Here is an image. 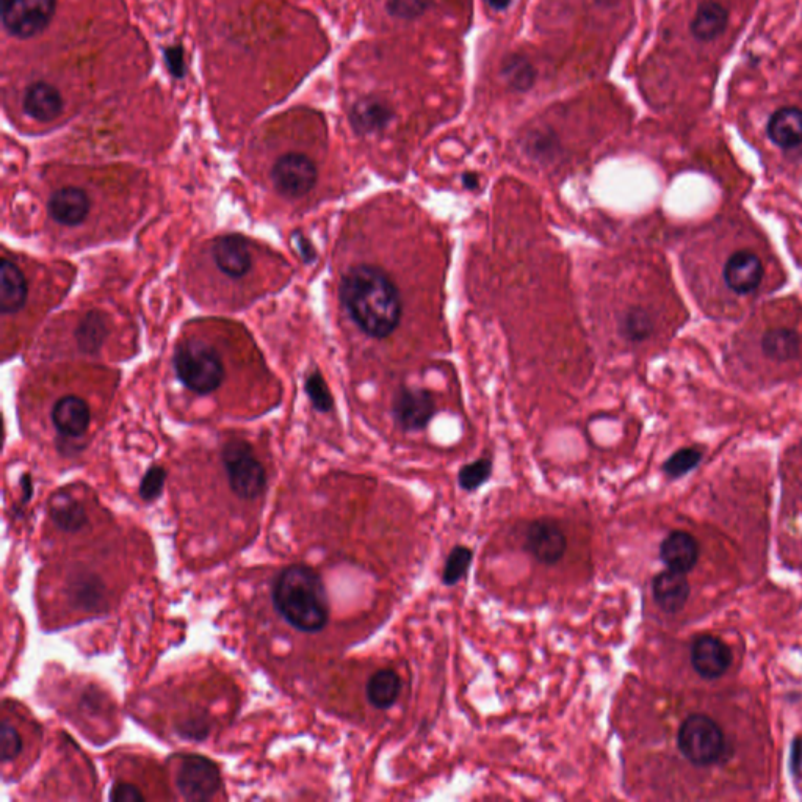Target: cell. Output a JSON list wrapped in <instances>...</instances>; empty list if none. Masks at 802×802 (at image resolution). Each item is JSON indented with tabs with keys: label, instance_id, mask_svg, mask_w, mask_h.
Returning <instances> with one entry per match:
<instances>
[{
	"label": "cell",
	"instance_id": "1",
	"mask_svg": "<svg viewBox=\"0 0 802 802\" xmlns=\"http://www.w3.org/2000/svg\"><path fill=\"white\" fill-rule=\"evenodd\" d=\"M688 286L705 314L737 318L784 284L765 235L743 215H724L696 232L683 254Z\"/></svg>",
	"mask_w": 802,
	"mask_h": 802
},
{
	"label": "cell",
	"instance_id": "2",
	"mask_svg": "<svg viewBox=\"0 0 802 802\" xmlns=\"http://www.w3.org/2000/svg\"><path fill=\"white\" fill-rule=\"evenodd\" d=\"M730 367L752 386L802 373V308L793 300L762 306L730 345Z\"/></svg>",
	"mask_w": 802,
	"mask_h": 802
},
{
	"label": "cell",
	"instance_id": "3",
	"mask_svg": "<svg viewBox=\"0 0 802 802\" xmlns=\"http://www.w3.org/2000/svg\"><path fill=\"white\" fill-rule=\"evenodd\" d=\"M340 303L365 336L386 339L400 325V292L386 271L372 264L348 268L340 279Z\"/></svg>",
	"mask_w": 802,
	"mask_h": 802
},
{
	"label": "cell",
	"instance_id": "4",
	"mask_svg": "<svg viewBox=\"0 0 802 802\" xmlns=\"http://www.w3.org/2000/svg\"><path fill=\"white\" fill-rule=\"evenodd\" d=\"M223 337L214 333L185 334L174 351L176 380L185 391L199 397H215L229 386L234 361L228 358Z\"/></svg>",
	"mask_w": 802,
	"mask_h": 802
},
{
	"label": "cell",
	"instance_id": "5",
	"mask_svg": "<svg viewBox=\"0 0 802 802\" xmlns=\"http://www.w3.org/2000/svg\"><path fill=\"white\" fill-rule=\"evenodd\" d=\"M271 599L276 611L293 629L318 633L329 621V602L325 585L317 572L295 564L276 577Z\"/></svg>",
	"mask_w": 802,
	"mask_h": 802
},
{
	"label": "cell",
	"instance_id": "6",
	"mask_svg": "<svg viewBox=\"0 0 802 802\" xmlns=\"http://www.w3.org/2000/svg\"><path fill=\"white\" fill-rule=\"evenodd\" d=\"M199 257V268L220 292L245 295L254 290L264 250L240 235H221L206 243Z\"/></svg>",
	"mask_w": 802,
	"mask_h": 802
},
{
	"label": "cell",
	"instance_id": "7",
	"mask_svg": "<svg viewBox=\"0 0 802 802\" xmlns=\"http://www.w3.org/2000/svg\"><path fill=\"white\" fill-rule=\"evenodd\" d=\"M677 748L691 765L707 768L726 757V735L715 719L693 713L680 724Z\"/></svg>",
	"mask_w": 802,
	"mask_h": 802
},
{
	"label": "cell",
	"instance_id": "8",
	"mask_svg": "<svg viewBox=\"0 0 802 802\" xmlns=\"http://www.w3.org/2000/svg\"><path fill=\"white\" fill-rule=\"evenodd\" d=\"M221 464L226 472L229 488L237 497L256 500L264 495L267 489V470L248 442L240 439L226 442L221 450Z\"/></svg>",
	"mask_w": 802,
	"mask_h": 802
},
{
	"label": "cell",
	"instance_id": "9",
	"mask_svg": "<svg viewBox=\"0 0 802 802\" xmlns=\"http://www.w3.org/2000/svg\"><path fill=\"white\" fill-rule=\"evenodd\" d=\"M317 181V163L304 152H284L271 165V187L289 201L306 198L314 190Z\"/></svg>",
	"mask_w": 802,
	"mask_h": 802
},
{
	"label": "cell",
	"instance_id": "10",
	"mask_svg": "<svg viewBox=\"0 0 802 802\" xmlns=\"http://www.w3.org/2000/svg\"><path fill=\"white\" fill-rule=\"evenodd\" d=\"M47 215L54 226L66 232L87 226L96 207L93 195L82 185L66 184L55 188L47 199Z\"/></svg>",
	"mask_w": 802,
	"mask_h": 802
},
{
	"label": "cell",
	"instance_id": "11",
	"mask_svg": "<svg viewBox=\"0 0 802 802\" xmlns=\"http://www.w3.org/2000/svg\"><path fill=\"white\" fill-rule=\"evenodd\" d=\"M49 419L58 439L66 444H77L90 431L94 409L84 395L68 392L52 401Z\"/></svg>",
	"mask_w": 802,
	"mask_h": 802
},
{
	"label": "cell",
	"instance_id": "12",
	"mask_svg": "<svg viewBox=\"0 0 802 802\" xmlns=\"http://www.w3.org/2000/svg\"><path fill=\"white\" fill-rule=\"evenodd\" d=\"M176 788L187 801L212 799L220 792V770L206 757L182 756L176 768Z\"/></svg>",
	"mask_w": 802,
	"mask_h": 802
},
{
	"label": "cell",
	"instance_id": "13",
	"mask_svg": "<svg viewBox=\"0 0 802 802\" xmlns=\"http://www.w3.org/2000/svg\"><path fill=\"white\" fill-rule=\"evenodd\" d=\"M55 11V0H2V19L11 35L35 37L43 32Z\"/></svg>",
	"mask_w": 802,
	"mask_h": 802
},
{
	"label": "cell",
	"instance_id": "14",
	"mask_svg": "<svg viewBox=\"0 0 802 802\" xmlns=\"http://www.w3.org/2000/svg\"><path fill=\"white\" fill-rule=\"evenodd\" d=\"M438 406L433 394L427 389L401 387L392 400V414L401 430L422 431L434 419Z\"/></svg>",
	"mask_w": 802,
	"mask_h": 802
},
{
	"label": "cell",
	"instance_id": "15",
	"mask_svg": "<svg viewBox=\"0 0 802 802\" xmlns=\"http://www.w3.org/2000/svg\"><path fill=\"white\" fill-rule=\"evenodd\" d=\"M32 297V284L18 259L2 257L0 265V308L5 322L18 318Z\"/></svg>",
	"mask_w": 802,
	"mask_h": 802
},
{
	"label": "cell",
	"instance_id": "16",
	"mask_svg": "<svg viewBox=\"0 0 802 802\" xmlns=\"http://www.w3.org/2000/svg\"><path fill=\"white\" fill-rule=\"evenodd\" d=\"M524 547L539 563L555 566L568 552V538L557 522L538 519L528 525Z\"/></svg>",
	"mask_w": 802,
	"mask_h": 802
},
{
	"label": "cell",
	"instance_id": "17",
	"mask_svg": "<svg viewBox=\"0 0 802 802\" xmlns=\"http://www.w3.org/2000/svg\"><path fill=\"white\" fill-rule=\"evenodd\" d=\"M690 658L691 665L699 676L715 680L726 674L734 655L723 640L712 635H702L691 644Z\"/></svg>",
	"mask_w": 802,
	"mask_h": 802
},
{
	"label": "cell",
	"instance_id": "18",
	"mask_svg": "<svg viewBox=\"0 0 802 802\" xmlns=\"http://www.w3.org/2000/svg\"><path fill=\"white\" fill-rule=\"evenodd\" d=\"M22 110L35 123H52L62 115V94L46 82L29 85L22 99Z\"/></svg>",
	"mask_w": 802,
	"mask_h": 802
},
{
	"label": "cell",
	"instance_id": "19",
	"mask_svg": "<svg viewBox=\"0 0 802 802\" xmlns=\"http://www.w3.org/2000/svg\"><path fill=\"white\" fill-rule=\"evenodd\" d=\"M660 560L671 571L688 574L699 560V542L687 532L669 533L660 544Z\"/></svg>",
	"mask_w": 802,
	"mask_h": 802
},
{
	"label": "cell",
	"instance_id": "20",
	"mask_svg": "<svg viewBox=\"0 0 802 802\" xmlns=\"http://www.w3.org/2000/svg\"><path fill=\"white\" fill-rule=\"evenodd\" d=\"M766 138L782 151H793L802 146V109L782 107L766 123Z\"/></svg>",
	"mask_w": 802,
	"mask_h": 802
},
{
	"label": "cell",
	"instance_id": "21",
	"mask_svg": "<svg viewBox=\"0 0 802 802\" xmlns=\"http://www.w3.org/2000/svg\"><path fill=\"white\" fill-rule=\"evenodd\" d=\"M652 596L660 610L668 615H676L687 605L690 583L685 574L668 569L660 572L652 582Z\"/></svg>",
	"mask_w": 802,
	"mask_h": 802
},
{
	"label": "cell",
	"instance_id": "22",
	"mask_svg": "<svg viewBox=\"0 0 802 802\" xmlns=\"http://www.w3.org/2000/svg\"><path fill=\"white\" fill-rule=\"evenodd\" d=\"M394 120L391 105L380 98H362L351 107L350 123L359 135L383 132Z\"/></svg>",
	"mask_w": 802,
	"mask_h": 802
},
{
	"label": "cell",
	"instance_id": "23",
	"mask_svg": "<svg viewBox=\"0 0 802 802\" xmlns=\"http://www.w3.org/2000/svg\"><path fill=\"white\" fill-rule=\"evenodd\" d=\"M727 22H729V11L723 4H719L716 0H704L691 21V35L696 40L709 43L726 32Z\"/></svg>",
	"mask_w": 802,
	"mask_h": 802
},
{
	"label": "cell",
	"instance_id": "24",
	"mask_svg": "<svg viewBox=\"0 0 802 802\" xmlns=\"http://www.w3.org/2000/svg\"><path fill=\"white\" fill-rule=\"evenodd\" d=\"M69 599L79 610L99 613L107 607V591L98 575L79 574L68 586Z\"/></svg>",
	"mask_w": 802,
	"mask_h": 802
},
{
	"label": "cell",
	"instance_id": "25",
	"mask_svg": "<svg viewBox=\"0 0 802 802\" xmlns=\"http://www.w3.org/2000/svg\"><path fill=\"white\" fill-rule=\"evenodd\" d=\"M403 690V682L394 669H378L365 685L367 701L376 710H389L397 704Z\"/></svg>",
	"mask_w": 802,
	"mask_h": 802
},
{
	"label": "cell",
	"instance_id": "26",
	"mask_svg": "<svg viewBox=\"0 0 802 802\" xmlns=\"http://www.w3.org/2000/svg\"><path fill=\"white\" fill-rule=\"evenodd\" d=\"M49 514H51L52 522L65 532H79L88 524L84 503L68 491L57 492L52 497L51 503H49Z\"/></svg>",
	"mask_w": 802,
	"mask_h": 802
},
{
	"label": "cell",
	"instance_id": "27",
	"mask_svg": "<svg viewBox=\"0 0 802 802\" xmlns=\"http://www.w3.org/2000/svg\"><path fill=\"white\" fill-rule=\"evenodd\" d=\"M110 334L109 318L102 312H90L77 323L74 337L76 345L82 353L96 355L104 347Z\"/></svg>",
	"mask_w": 802,
	"mask_h": 802
},
{
	"label": "cell",
	"instance_id": "28",
	"mask_svg": "<svg viewBox=\"0 0 802 802\" xmlns=\"http://www.w3.org/2000/svg\"><path fill=\"white\" fill-rule=\"evenodd\" d=\"M619 331L627 342L641 344L644 340L649 339L655 331L654 317L646 308L633 306L622 314Z\"/></svg>",
	"mask_w": 802,
	"mask_h": 802
},
{
	"label": "cell",
	"instance_id": "29",
	"mask_svg": "<svg viewBox=\"0 0 802 802\" xmlns=\"http://www.w3.org/2000/svg\"><path fill=\"white\" fill-rule=\"evenodd\" d=\"M502 76L514 90L527 91L535 84L536 71L524 55L514 54L503 63Z\"/></svg>",
	"mask_w": 802,
	"mask_h": 802
},
{
	"label": "cell",
	"instance_id": "30",
	"mask_svg": "<svg viewBox=\"0 0 802 802\" xmlns=\"http://www.w3.org/2000/svg\"><path fill=\"white\" fill-rule=\"evenodd\" d=\"M472 561H474V550L466 546L453 547L445 560L442 583L445 586H456L459 582H463L469 574Z\"/></svg>",
	"mask_w": 802,
	"mask_h": 802
},
{
	"label": "cell",
	"instance_id": "31",
	"mask_svg": "<svg viewBox=\"0 0 802 802\" xmlns=\"http://www.w3.org/2000/svg\"><path fill=\"white\" fill-rule=\"evenodd\" d=\"M492 475V461L489 458L475 459L472 463L461 467L458 472L459 488L474 492L488 483Z\"/></svg>",
	"mask_w": 802,
	"mask_h": 802
},
{
	"label": "cell",
	"instance_id": "32",
	"mask_svg": "<svg viewBox=\"0 0 802 802\" xmlns=\"http://www.w3.org/2000/svg\"><path fill=\"white\" fill-rule=\"evenodd\" d=\"M701 459L702 453L696 450V448H682V450L674 453V455L666 461L663 470H665V474L668 475V477H683V475L688 474L690 470L698 466Z\"/></svg>",
	"mask_w": 802,
	"mask_h": 802
},
{
	"label": "cell",
	"instance_id": "33",
	"mask_svg": "<svg viewBox=\"0 0 802 802\" xmlns=\"http://www.w3.org/2000/svg\"><path fill=\"white\" fill-rule=\"evenodd\" d=\"M431 7V0H387L386 10L394 18L412 21Z\"/></svg>",
	"mask_w": 802,
	"mask_h": 802
},
{
	"label": "cell",
	"instance_id": "34",
	"mask_svg": "<svg viewBox=\"0 0 802 802\" xmlns=\"http://www.w3.org/2000/svg\"><path fill=\"white\" fill-rule=\"evenodd\" d=\"M24 748L21 734L7 718L2 719V763L13 762Z\"/></svg>",
	"mask_w": 802,
	"mask_h": 802
},
{
	"label": "cell",
	"instance_id": "35",
	"mask_svg": "<svg viewBox=\"0 0 802 802\" xmlns=\"http://www.w3.org/2000/svg\"><path fill=\"white\" fill-rule=\"evenodd\" d=\"M163 483H165V472L160 467H154L145 475L140 485V495L143 500H154L162 494Z\"/></svg>",
	"mask_w": 802,
	"mask_h": 802
},
{
	"label": "cell",
	"instance_id": "36",
	"mask_svg": "<svg viewBox=\"0 0 802 802\" xmlns=\"http://www.w3.org/2000/svg\"><path fill=\"white\" fill-rule=\"evenodd\" d=\"M309 392H311L312 400H314L318 409L328 411L333 406V400H331V395H329L328 387H326L325 381L322 380V376H312L311 381H309Z\"/></svg>",
	"mask_w": 802,
	"mask_h": 802
},
{
	"label": "cell",
	"instance_id": "37",
	"mask_svg": "<svg viewBox=\"0 0 802 802\" xmlns=\"http://www.w3.org/2000/svg\"><path fill=\"white\" fill-rule=\"evenodd\" d=\"M110 799L112 801H143L145 796L143 793L138 790L135 785L131 784H116L115 787L112 788V793H110Z\"/></svg>",
	"mask_w": 802,
	"mask_h": 802
},
{
	"label": "cell",
	"instance_id": "38",
	"mask_svg": "<svg viewBox=\"0 0 802 802\" xmlns=\"http://www.w3.org/2000/svg\"><path fill=\"white\" fill-rule=\"evenodd\" d=\"M463 184L464 187L469 188V190H475L480 185V181H478L477 174L474 173H466L463 176Z\"/></svg>",
	"mask_w": 802,
	"mask_h": 802
},
{
	"label": "cell",
	"instance_id": "39",
	"mask_svg": "<svg viewBox=\"0 0 802 802\" xmlns=\"http://www.w3.org/2000/svg\"><path fill=\"white\" fill-rule=\"evenodd\" d=\"M485 2L495 11L506 10L511 4V0H485Z\"/></svg>",
	"mask_w": 802,
	"mask_h": 802
}]
</instances>
